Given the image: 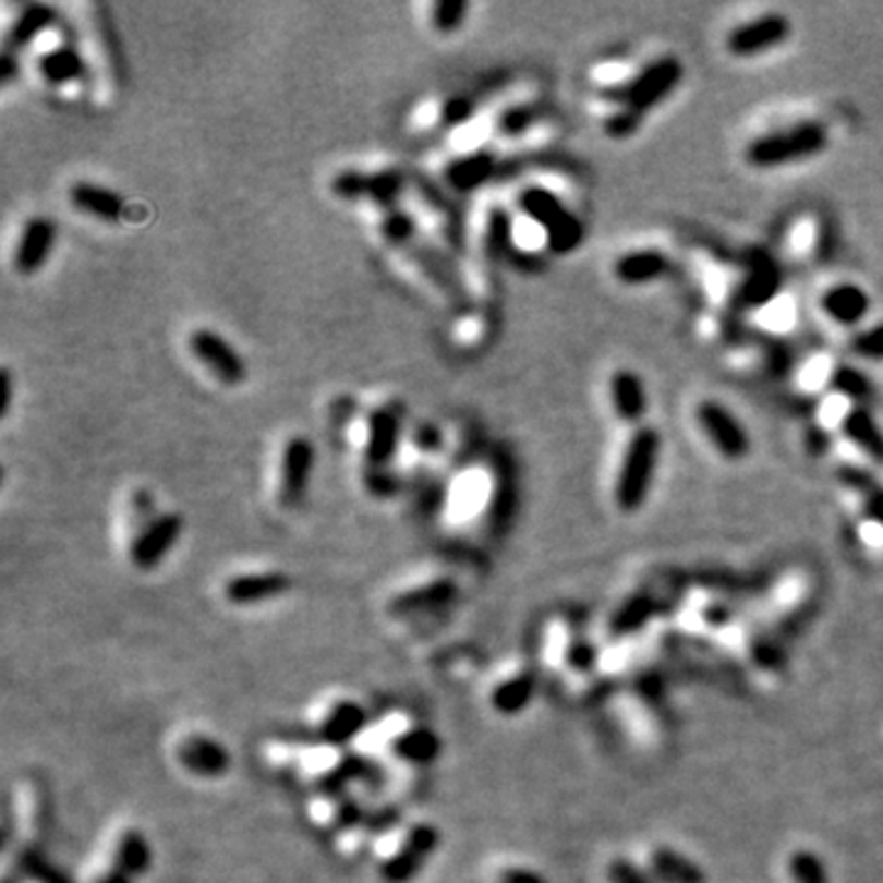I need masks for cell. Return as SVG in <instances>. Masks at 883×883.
I'll return each mask as SVG.
<instances>
[{
    "label": "cell",
    "mask_w": 883,
    "mask_h": 883,
    "mask_svg": "<svg viewBox=\"0 0 883 883\" xmlns=\"http://www.w3.org/2000/svg\"><path fill=\"white\" fill-rule=\"evenodd\" d=\"M400 420L402 412L396 406H386L371 415L368 425V447L366 461L368 471H383V467L396 457V447L400 439Z\"/></svg>",
    "instance_id": "cell-23"
},
{
    "label": "cell",
    "mask_w": 883,
    "mask_h": 883,
    "mask_svg": "<svg viewBox=\"0 0 883 883\" xmlns=\"http://www.w3.org/2000/svg\"><path fill=\"white\" fill-rule=\"evenodd\" d=\"M366 810L368 808L361 802L356 790H327L314 793L307 798L310 822L319 832L329 834L331 839L351 830L366 814Z\"/></svg>",
    "instance_id": "cell-15"
},
{
    "label": "cell",
    "mask_w": 883,
    "mask_h": 883,
    "mask_svg": "<svg viewBox=\"0 0 883 883\" xmlns=\"http://www.w3.org/2000/svg\"><path fill=\"white\" fill-rule=\"evenodd\" d=\"M57 239V226L47 216H35L23 226L13 265L20 275H33L47 263Z\"/></svg>",
    "instance_id": "cell-22"
},
{
    "label": "cell",
    "mask_w": 883,
    "mask_h": 883,
    "mask_svg": "<svg viewBox=\"0 0 883 883\" xmlns=\"http://www.w3.org/2000/svg\"><path fill=\"white\" fill-rule=\"evenodd\" d=\"M182 530L184 518L180 513H174V510L157 513L128 540V563L135 572H150V569L160 567L165 557L172 553V547L180 543Z\"/></svg>",
    "instance_id": "cell-11"
},
{
    "label": "cell",
    "mask_w": 883,
    "mask_h": 883,
    "mask_svg": "<svg viewBox=\"0 0 883 883\" xmlns=\"http://www.w3.org/2000/svg\"><path fill=\"white\" fill-rule=\"evenodd\" d=\"M790 876L795 883H827V871L812 851H798L790 857Z\"/></svg>",
    "instance_id": "cell-39"
},
{
    "label": "cell",
    "mask_w": 883,
    "mask_h": 883,
    "mask_svg": "<svg viewBox=\"0 0 883 883\" xmlns=\"http://www.w3.org/2000/svg\"><path fill=\"white\" fill-rule=\"evenodd\" d=\"M682 74L685 69L680 59L661 57L655 59V62L645 64L643 69H638L631 84H628L616 98H612V101L626 106L628 111L643 118V113L653 111L655 106H661L665 98L680 86Z\"/></svg>",
    "instance_id": "cell-10"
},
{
    "label": "cell",
    "mask_w": 883,
    "mask_h": 883,
    "mask_svg": "<svg viewBox=\"0 0 883 883\" xmlns=\"http://www.w3.org/2000/svg\"><path fill=\"white\" fill-rule=\"evenodd\" d=\"M520 209L530 221H535L547 235V249L553 253H572L584 241V223L567 209L549 190L530 186L520 194Z\"/></svg>",
    "instance_id": "cell-7"
},
{
    "label": "cell",
    "mask_w": 883,
    "mask_h": 883,
    "mask_svg": "<svg viewBox=\"0 0 883 883\" xmlns=\"http://www.w3.org/2000/svg\"><path fill=\"white\" fill-rule=\"evenodd\" d=\"M467 113H469V104L467 101H451L447 106V111H445V123L455 125L459 121H464Z\"/></svg>",
    "instance_id": "cell-44"
},
{
    "label": "cell",
    "mask_w": 883,
    "mask_h": 883,
    "mask_svg": "<svg viewBox=\"0 0 883 883\" xmlns=\"http://www.w3.org/2000/svg\"><path fill=\"white\" fill-rule=\"evenodd\" d=\"M172 759L182 773L204 783L223 781L233 769V755L226 749V743L196 729L177 736L172 743Z\"/></svg>",
    "instance_id": "cell-9"
},
{
    "label": "cell",
    "mask_w": 883,
    "mask_h": 883,
    "mask_svg": "<svg viewBox=\"0 0 883 883\" xmlns=\"http://www.w3.org/2000/svg\"><path fill=\"white\" fill-rule=\"evenodd\" d=\"M190 351L226 386H239L245 380V363L221 334L211 329H194L190 334Z\"/></svg>",
    "instance_id": "cell-16"
},
{
    "label": "cell",
    "mask_w": 883,
    "mask_h": 883,
    "mask_svg": "<svg viewBox=\"0 0 883 883\" xmlns=\"http://www.w3.org/2000/svg\"><path fill=\"white\" fill-rule=\"evenodd\" d=\"M368 724L371 716L356 697L331 694L312 710L307 722V729L312 734L310 741L353 749L363 731L368 729Z\"/></svg>",
    "instance_id": "cell-8"
},
{
    "label": "cell",
    "mask_w": 883,
    "mask_h": 883,
    "mask_svg": "<svg viewBox=\"0 0 883 883\" xmlns=\"http://www.w3.org/2000/svg\"><path fill=\"white\" fill-rule=\"evenodd\" d=\"M439 844L442 832L435 822H398L388 834H383L371 857L376 879L380 883H412L435 859Z\"/></svg>",
    "instance_id": "cell-3"
},
{
    "label": "cell",
    "mask_w": 883,
    "mask_h": 883,
    "mask_svg": "<svg viewBox=\"0 0 883 883\" xmlns=\"http://www.w3.org/2000/svg\"><path fill=\"white\" fill-rule=\"evenodd\" d=\"M10 392H13V378H10V371H3V402H0V412H8L10 408Z\"/></svg>",
    "instance_id": "cell-46"
},
{
    "label": "cell",
    "mask_w": 883,
    "mask_h": 883,
    "mask_svg": "<svg viewBox=\"0 0 883 883\" xmlns=\"http://www.w3.org/2000/svg\"><path fill=\"white\" fill-rule=\"evenodd\" d=\"M104 859L116 863V867L125 871L128 876L141 881L145 873L153 869L155 851H153L150 839H147V834L141 827L128 824V827L118 830L111 837V842H108Z\"/></svg>",
    "instance_id": "cell-19"
},
{
    "label": "cell",
    "mask_w": 883,
    "mask_h": 883,
    "mask_svg": "<svg viewBox=\"0 0 883 883\" xmlns=\"http://www.w3.org/2000/svg\"><path fill=\"white\" fill-rule=\"evenodd\" d=\"M17 824L27 839L39 842L49 830V800L37 783H17Z\"/></svg>",
    "instance_id": "cell-29"
},
{
    "label": "cell",
    "mask_w": 883,
    "mask_h": 883,
    "mask_svg": "<svg viewBox=\"0 0 883 883\" xmlns=\"http://www.w3.org/2000/svg\"><path fill=\"white\" fill-rule=\"evenodd\" d=\"M830 229L820 214H800L785 233V253L798 263H820L827 258Z\"/></svg>",
    "instance_id": "cell-20"
},
{
    "label": "cell",
    "mask_w": 883,
    "mask_h": 883,
    "mask_svg": "<svg viewBox=\"0 0 883 883\" xmlns=\"http://www.w3.org/2000/svg\"><path fill=\"white\" fill-rule=\"evenodd\" d=\"M657 459H661V435L651 425L638 427L624 449L621 467H618L614 498L624 513H633L643 506L651 494Z\"/></svg>",
    "instance_id": "cell-5"
},
{
    "label": "cell",
    "mask_w": 883,
    "mask_h": 883,
    "mask_svg": "<svg viewBox=\"0 0 883 883\" xmlns=\"http://www.w3.org/2000/svg\"><path fill=\"white\" fill-rule=\"evenodd\" d=\"M86 883H137L133 876H128L125 871H121L111 863L108 859L96 861L92 871H88V881Z\"/></svg>",
    "instance_id": "cell-41"
},
{
    "label": "cell",
    "mask_w": 883,
    "mask_h": 883,
    "mask_svg": "<svg viewBox=\"0 0 883 883\" xmlns=\"http://www.w3.org/2000/svg\"><path fill=\"white\" fill-rule=\"evenodd\" d=\"M781 294V270L773 263L771 255L761 251H753L746 255L743 263V280H741V294L739 302L743 310L755 312L765 307Z\"/></svg>",
    "instance_id": "cell-18"
},
{
    "label": "cell",
    "mask_w": 883,
    "mask_h": 883,
    "mask_svg": "<svg viewBox=\"0 0 883 883\" xmlns=\"http://www.w3.org/2000/svg\"><path fill=\"white\" fill-rule=\"evenodd\" d=\"M751 319L761 331L785 334L795 324V304L788 298V292H781L778 298L765 304V307L751 312Z\"/></svg>",
    "instance_id": "cell-33"
},
{
    "label": "cell",
    "mask_w": 883,
    "mask_h": 883,
    "mask_svg": "<svg viewBox=\"0 0 883 883\" xmlns=\"http://www.w3.org/2000/svg\"><path fill=\"white\" fill-rule=\"evenodd\" d=\"M314 449L307 437H290L282 449L278 500L285 508L298 506L310 484Z\"/></svg>",
    "instance_id": "cell-17"
},
{
    "label": "cell",
    "mask_w": 883,
    "mask_h": 883,
    "mask_svg": "<svg viewBox=\"0 0 883 883\" xmlns=\"http://www.w3.org/2000/svg\"><path fill=\"white\" fill-rule=\"evenodd\" d=\"M494 471L496 476L491 481L486 528L491 535H500L506 533V528L516 513V476L513 464L506 457H498Z\"/></svg>",
    "instance_id": "cell-24"
},
{
    "label": "cell",
    "mask_w": 883,
    "mask_h": 883,
    "mask_svg": "<svg viewBox=\"0 0 883 883\" xmlns=\"http://www.w3.org/2000/svg\"><path fill=\"white\" fill-rule=\"evenodd\" d=\"M830 392H837V396L847 398L849 402H854V406H863V408H869V402L873 400L871 380L857 368L842 366V363H837V368H834Z\"/></svg>",
    "instance_id": "cell-32"
},
{
    "label": "cell",
    "mask_w": 883,
    "mask_h": 883,
    "mask_svg": "<svg viewBox=\"0 0 883 883\" xmlns=\"http://www.w3.org/2000/svg\"><path fill=\"white\" fill-rule=\"evenodd\" d=\"M69 202L74 209L84 211L94 219H101L108 223H118L123 219V199L106 186H98L92 182H76L69 190Z\"/></svg>",
    "instance_id": "cell-28"
},
{
    "label": "cell",
    "mask_w": 883,
    "mask_h": 883,
    "mask_svg": "<svg viewBox=\"0 0 883 883\" xmlns=\"http://www.w3.org/2000/svg\"><path fill=\"white\" fill-rule=\"evenodd\" d=\"M418 442L425 449H432L439 442V432L435 427H422L420 435H418Z\"/></svg>",
    "instance_id": "cell-45"
},
{
    "label": "cell",
    "mask_w": 883,
    "mask_h": 883,
    "mask_svg": "<svg viewBox=\"0 0 883 883\" xmlns=\"http://www.w3.org/2000/svg\"><path fill=\"white\" fill-rule=\"evenodd\" d=\"M849 351L857 359L881 363L883 361V322L854 334L849 341Z\"/></svg>",
    "instance_id": "cell-36"
},
{
    "label": "cell",
    "mask_w": 883,
    "mask_h": 883,
    "mask_svg": "<svg viewBox=\"0 0 883 883\" xmlns=\"http://www.w3.org/2000/svg\"><path fill=\"white\" fill-rule=\"evenodd\" d=\"M49 20H52V10H49L47 5H29L25 13L17 17L15 27L10 29L8 45H13V47L27 45L29 39L43 33V29L49 25Z\"/></svg>",
    "instance_id": "cell-35"
},
{
    "label": "cell",
    "mask_w": 883,
    "mask_h": 883,
    "mask_svg": "<svg viewBox=\"0 0 883 883\" xmlns=\"http://www.w3.org/2000/svg\"><path fill=\"white\" fill-rule=\"evenodd\" d=\"M830 133L820 121H800L781 131L763 133L743 147V160L753 170H775L827 150Z\"/></svg>",
    "instance_id": "cell-4"
},
{
    "label": "cell",
    "mask_w": 883,
    "mask_h": 883,
    "mask_svg": "<svg viewBox=\"0 0 883 883\" xmlns=\"http://www.w3.org/2000/svg\"><path fill=\"white\" fill-rule=\"evenodd\" d=\"M496 883H547V879L528 867H504L496 873Z\"/></svg>",
    "instance_id": "cell-43"
},
{
    "label": "cell",
    "mask_w": 883,
    "mask_h": 883,
    "mask_svg": "<svg viewBox=\"0 0 883 883\" xmlns=\"http://www.w3.org/2000/svg\"><path fill=\"white\" fill-rule=\"evenodd\" d=\"M273 769L290 775L307 795L327 790H359L361 783L376 771L366 755L343 746L307 743H273L268 749Z\"/></svg>",
    "instance_id": "cell-1"
},
{
    "label": "cell",
    "mask_w": 883,
    "mask_h": 883,
    "mask_svg": "<svg viewBox=\"0 0 883 883\" xmlns=\"http://www.w3.org/2000/svg\"><path fill=\"white\" fill-rule=\"evenodd\" d=\"M606 876L612 883H655V876H651L648 871L638 869L631 861H624V859H616L608 863Z\"/></svg>",
    "instance_id": "cell-40"
},
{
    "label": "cell",
    "mask_w": 883,
    "mask_h": 883,
    "mask_svg": "<svg viewBox=\"0 0 883 883\" xmlns=\"http://www.w3.org/2000/svg\"><path fill=\"white\" fill-rule=\"evenodd\" d=\"M608 398H612L616 418L626 422V425H638L645 415L648 396L643 380L638 378L636 371L628 368L616 371L612 380H608Z\"/></svg>",
    "instance_id": "cell-25"
},
{
    "label": "cell",
    "mask_w": 883,
    "mask_h": 883,
    "mask_svg": "<svg viewBox=\"0 0 883 883\" xmlns=\"http://www.w3.org/2000/svg\"><path fill=\"white\" fill-rule=\"evenodd\" d=\"M667 268H670V263H667L661 251L655 249L628 251L614 263V278L621 285H628V288H641V285L661 280Z\"/></svg>",
    "instance_id": "cell-26"
},
{
    "label": "cell",
    "mask_w": 883,
    "mask_h": 883,
    "mask_svg": "<svg viewBox=\"0 0 883 883\" xmlns=\"http://www.w3.org/2000/svg\"><path fill=\"white\" fill-rule=\"evenodd\" d=\"M604 123V133L608 137H614V141H624V137H631L638 125H641V116H636L633 111H628L626 106L616 104L608 108V113L602 118Z\"/></svg>",
    "instance_id": "cell-37"
},
{
    "label": "cell",
    "mask_w": 883,
    "mask_h": 883,
    "mask_svg": "<svg viewBox=\"0 0 883 883\" xmlns=\"http://www.w3.org/2000/svg\"><path fill=\"white\" fill-rule=\"evenodd\" d=\"M651 869L655 881L661 883H704L702 869L673 849H655Z\"/></svg>",
    "instance_id": "cell-31"
},
{
    "label": "cell",
    "mask_w": 883,
    "mask_h": 883,
    "mask_svg": "<svg viewBox=\"0 0 883 883\" xmlns=\"http://www.w3.org/2000/svg\"><path fill=\"white\" fill-rule=\"evenodd\" d=\"M839 435L867 459L879 461V464L883 461V432L876 425V420H873L869 408L854 406Z\"/></svg>",
    "instance_id": "cell-30"
},
{
    "label": "cell",
    "mask_w": 883,
    "mask_h": 883,
    "mask_svg": "<svg viewBox=\"0 0 883 883\" xmlns=\"http://www.w3.org/2000/svg\"><path fill=\"white\" fill-rule=\"evenodd\" d=\"M491 170V160L486 155H479V157H471V160L461 162L455 172V180L461 184H474L479 177H486V172Z\"/></svg>",
    "instance_id": "cell-42"
},
{
    "label": "cell",
    "mask_w": 883,
    "mask_h": 883,
    "mask_svg": "<svg viewBox=\"0 0 883 883\" xmlns=\"http://www.w3.org/2000/svg\"><path fill=\"white\" fill-rule=\"evenodd\" d=\"M790 20L781 13H765L736 25L724 39L726 52L736 59H751L788 43Z\"/></svg>",
    "instance_id": "cell-14"
},
{
    "label": "cell",
    "mask_w": 883,
    "mask_h": 883,
    "mask_svg": "<svg viewBox=\"0 0 883 883\" xmlns=\"http://www.w3.org/2000/svg\"><path fill=\"white\" fill-rule=\"evenodd\" d=\"M535 694V675L528 670L510 673L506 677H500L494 685L488 687V704L491 710L504 714V716H516L525 710Z\"/></svg>",
    "instance_id": "cell-27"
},
{
    "label": "cell",
    "mask_w": 883,
    "mask_h": 883,
    "mask_svg": "<svg viewBox=\"0 0 883 883\" xmlns=\"http://www.w3.org/2000/svg\"><path fill=\"white\" fill-rule=\"evenodd\" d=\"M292 577L282 569H251L233 572L221 582V598L233 608H249L278 602L292 592Z\"/></svg>",
    "instance_id": "cell-13"
},
{
    "label": "cell",
    "mask_w": 883,
    "mask_h": 883,
    "mask_svg": "<svg viewBox=\"0 0 883 883\" xmlns=\"http://www.w3.org/2000/svg\"><path fill=\"white\" fill-rule=\"evenodd\" d=\"M694 420L700 425L702 435L710 439L716 455L726 461H741L749 457L751 439L749 432L736 420L729 408H724L716 400H700L694 408Z\"/></svg>",
    "instance_id": "cell-12"
},
{
    "label": "cell",
    "mask_w": 883,
    "mask_h": 883,
    "mask_svg": "<svg viewBox=\"0 0 883 883\" xmlns=\"http://www.w3.org/2000/svg\"><path fill=\"white\" fill-rule=\"evenodd\" d=\"M376 765L398 773H420L439 761L445 743L430 724L408 712H388L371 719L368 729L353 746Z\"/></svg>",
    "instance_id": "cell-2"
},
{
    "label": "cell",
    "mask_w": 883,
    "mask_h": 883,
    "mask_svg": "<svg viewBox=\"0 0 883 883\" xmlns=\"http://www.w3.org/2000/svg\"><path fill=\"white\" fill-rule=\"evenodd\" d=\"M834 368H837V363H834L832 359L824 356V353H814V356H810L798 368L795 378H798L800 390H805V392H822V396H827L830 386H832Z\"/></svg>",
    "instance_id": "cell-34"
},
{
    "label": "cell",
    "mask_w": 883,
    "mask_h": 883,
    "mask_svg": "<svg viewBox=\"0 0 883 883\" xmlns=\"http://www.w3.org/2000/svg\"><path fill=\"white\" fill-rule=\"evenodd\" d=\"M459 598V586L449 574H427L402 584L386 596L383 614L390 621H422L449 612Z\"/></svg>",
    "instance_id": "cell-6"
},
{
    "label": "cell",
    "mask_w": 883,
    "mask_h": 883,
    "mask_svg": "<svg viewBox=\"0 0 883 883\" xmlns=\"http://www.w3.org/2000/svg\"><path fill=\"white\" fill-rule=\"evenodd\" d=\"M467 10L469 5L464 0H442V3H435V8H432V25L442 35L457 33L461 23H464Z\"/></svg>",
    "instance_id": "cell-38"
},
{
    "label": "cell",
    "mask_w": 883,
    "mask_h": 883,
    "mask_svg": "<svg viewBox=\"0 0 883 883\" xmlns=\"http://www.w3.org/2000/svg\"><path fill=\"white\" fill-rule=\"evenodd\" d=\"M820 310L837 327H857L871 310L869 292L857 282H837L822 292Z\"/></svg>",
    "instance_id": "cell-21"
}]
</instances>
